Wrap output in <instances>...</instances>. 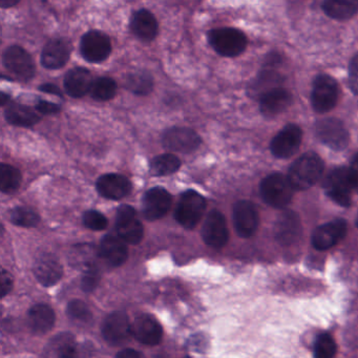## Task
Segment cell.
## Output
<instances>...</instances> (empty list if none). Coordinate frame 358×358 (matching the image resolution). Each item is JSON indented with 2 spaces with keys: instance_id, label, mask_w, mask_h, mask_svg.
Wrapping results in <instances>:
<instances>
[{
  "instance_id": "c3c4849f",
  "label": "cell",
  "mask_w": 358,
  "mask_h": 358,
  "mask_svg": "<svg viewBox=\"0 0 358 358\" xmlns=\"http://www.w3.org/2000/svg\"><path fill=\"white\" fill-rule=\"evenodd\" d=\"M356 226H357V227H358V215H357V219H356Z\"/></svg>"
},
{
  "instance_id": "9a60e30c",
  "label": "cell",
  "mask_w": 358,
  "mask_h": 358,
  "mask_svg": "<svg viewBox=\"0 0 358 358\" xmlns=\"http://www.w3.org/2000/svg\"><path fill=\"white\" fill-rule=\"evenodd\" d=\"M132 323L126 313L116 311L107 315L102 325V334L105 341L111 346H119L125 343L130 335Z\"/></svg>"
},
{
  "instance_id": "8992f818",
  "label": "cell",
  "mask_w": 358,
  "mask_h": 358,
  "mask_svg": "<svg viewBox=\"0 0 358 358\" xmlns=\"http://www.w3.org/2000/svg\"><path fill=\"white\" fill-rule=\"evenodd\" d=\"M339 84L334 78L328 75H319L313 83L312 107L317 113H327L337 105L339 101Z\"/></svg>"
},
{
  "instance_id": "681fc988",
  "label": "cell",
  "mask_w": 358,
  "mask_h": 358,
  "mask_svg": "<svg viewBox=\"0 0 358 358\" xmlns=\"http://www.w3.org/2000/svg\"><path fill=\"white\" fill-rule=\"evenodd\" d=\"M354 1H356V3H358V0H354Z\"/></svg>"
},
{
  "instance_id": "ac0fdd59",
  "label": "cell",
  "mask_w": 358,
  "mask_h": 358,
  "mask_svg": "<svg viewBox=\"0 0 358 358\" xmlns=\"http://www.w3.org/2000/svg\"><path fill=\"white\" fill-rule=\"evenodd\" d=\"M233 225L241 238L252 237L258 227V213L249 201H240L233 207Z\"/></svg>"
},
{
  "instance_id": "7402d4cb",
  "label": "cell",
  "mask_w": 358,
  "mask_h": 358,
  "mask_svg": "<svg viewBox=\"0 0 358 358\" xmlns=\"http://www.w3.org/2000/svg\"><path fill=\"white\" fill-rule=\"evenodd\" d=\"M274 238L283 246L292 245L300 237L301 224L298 215L293 211H284L274 225Z\"/></svg>"
},
{
  "instance_id": "52a82bcc",
  "label": "cell",
  "mask_w": 358,
  "mask_h": 358,
  "mask_svg": "<svg viewBox=\"0 0 358 358\" xmlns=\"http://www.w3.org/2000/svg\"><path fill=\"white\" fill-rule=\"evenodd\" d=\"M116 231L117 235L126 243L136 245L144 237V227L138 219L137 213L129 205H122L116 215Z\"/></svg>"
},
{
  "instance_id": "cb8c5ba5",
  "label": "cell",
  "mask_w": 358,
  "mask_h": 358,
  "mask_svg": "<svg viewBox=\"0 0 358 358\" xmlns=\"http://www.w3.org/2000/svg\"><path fill=\"white\" fill-rule=\"evenodd\" d=\"M292 96L287 89H274L266 91L260 101V109L266 117H274L290 107Z\"/></svg>"
},
{
  "instance_id": "b9f144b4",
  "label": "cell",
  "mask_w": 358,
  "mask_h": 358,
  "mask_svg": "<svg viewBox=\"0 0 358 358\" xmlns=\"http://www.w3.org/2000/svg\"><path fill=\"white\" fill-rule=\"evenodd\" d=\"M36 109L44 115H51V114H57L60 111V107L55 103L48 102V101L40 100L36 105Z\"/></svg>"
},
{
  "instance_id": "f1b7e54d",
  "label": "cell",
  "mask_w": 358,
  "mask_h": 358,
  "mask_svg": "<svg viewBox=\"0 0 358 358\" xmlns=\"http://www.w3.org/2000/svg\"><path fill=\"white\" fill-rule=\"evenodd\" d=\"M46 355L70 358L76 355V343L70 333H61L51 339L46 348Z\"/></svg>"
},
{
  "instance_id": "836d02e7",
  "label": "cell",
  "mask_w": 358,
  "mask_h": 358,
  "mask_svg": "<svg viewBox=\"0 0 358 358\" xmlns=\"http://www.w3.org/2000/svg\"><path fill=\"white\" fill-rule=\"evenodd\" d=\"M116 91H117V84L114 79L100 77L93 80L89 93L95 100L109 101L115 97Z\"/></svg>"
},
{
  "instance_id": "d590c367",
  "label": "cell",
  "mask_w": 358,
  "mask_h": 358,
  "mask_svg": "<svg viewBox=\"0 0 358 358\" xmlns=\"http://www.w3.org/2000/svg\"><path fill=\"white\" fill-rule=\"evenodd\" d=\"M337 347L334 339L327 333L317 337L314 345V355L317 358H331L337 354Z\"/></svg>"
},
{
  "instance_id": "d6a6232c",
  "label": "cell",
  "mask_w": 358,
  "mask_h": 358,
  "mask_svg": "<svg viewBox=\"0 0 358 358\" xmlns=\"http://www.w3.org/2000/svg\"><path fill=\"white\" fill-rule=\"evenodd\" d=\"M21 184V174L17 168L3 163L0 166V189L3 193H13Z\"/></svg>"
},
{
  "instance_id": "277c9868",
  "label": "cell",
  "mask_w": 358,
  "mask_h": 358,
  "mask_svg": "<svg viewBox=\"0 0 358 358\" xmlns=\"http://www.w3.org/2000/svg\"><path fill=\"white\" fill-rule=\"evenodd\" d=\"M206 209L204 197L195 190H187L181 195L177 205L176 217L178 223L186 229H193L200 223Z\"/></svg>"
},
{
  "instance_id": "6da1fadb",
  "label": "cell",
  "mask_w": 358,
  "mask_h": 358,
  "mask_svg": "<svg viewBox=\"0 0 358 358\" xmlns=\"http://www.w3.org/2000/svg\"><path fill=\"white\" fill-rule=\"evenodd\" d=\"M323 160L315 152H307L293 163L288 179L296 190H307L321 180L323 174Z\"/></svg>"
},
{
  "instance_id": "d6986e66",
  "label": "cell",
  "mask_w": 358,
  "mask_h": 358,
  "mask_svg": "<svg viewBox=\"0 0 358 358\" xmlns=\"http://www.w3.org/2000/svg\"><path fill=\"white\" fill-rule=\"evenodd\" d=\"M96 187L103 198L117 201L129 195L132 183L122 174H107L98 179Z\"/></svg>"
},
{
  "instance_id": "4316f807",
  "label": "cell",
  "mask_w": 358,
  "mask_h": 358,
  "mask_svg": "<svg viewBox=\"0 0 358 358\" xmlns=\"http://www.w3.org/2000/svg\"><path fill=\"white\" fill-rule=\"evenodd\" d=\"M93 82V76L89 70L83 68H75L65 76V91L71 97H83L91 91Z\"/></svg>"
},
{
  "instance_id": "4fadbf2b",
  "label": "cell",
  "mask_w": 358,
  "mask_h": 358,
  "mask_svg": "<svg viewBox=\"0 0 358 358\" xmlns=\"http://www.w3.org/2000/svg\"><path fill=\"white\" fill-rule=\"evenodd\" d=\"M172 199L170 193L162 187H154L144 195L143 211L144 217L148 221H156L162 219L170 211Z\"/></svg>"
},
{
  "instance_id": "7bdbcfd3",
  "label": "cell",
  "mask_w": 358,
  "mask_h": 358,
  "mask_svg": "<svg viewBox=\"0 0 358 358\" xmlns=\"http://www.w3.org/2000/svg\"><path fill=\"white\" fill-rule=\"evenodd\" d=\"M349 174L354 190L358 193V154H356L353 159H352L351 165L349 168Z\"/></svg>"
},
{
  "instance_id": "60d3db41",
  "label": "cell",
  "mask_w": 358,
  "mask_h": 358,
  "mask_svg": "<svg viewBox=\"0 0 358 358\" xmlns=\"http://www.w3.org/2000/svg\"><path fill=\"white\" fill-rule=\"evenodd\" d=\"M0 282H1V286H0V289H1V296L5 298L7 294L11 292L12 288H13L14 280L11 274L3 269V271H1Z\"/></svg>"
},
{
  "instance_id": "e0dca14e",
  "label": "cell",
  "mask_w": 358,
  "mask_h": 358,
  "mask_svg": "<svg viewBox=\"0 0 358 358\" xmlns=\"http://www.w3.org/2000/svg\"><path fill=\"white\" fill-rule=\"evenodd\" d=\"M132 337L147 346L160 343L163 337L162 325L150 314H142L136 317L130 325Z\"/></svg>"
},
{
  "instance_id": "7dc6e473",
  "label": "cell",
  "mask_w": 358,
  "mask_h": 358,
  "mask_svg": "<svg viewBox=\"0 0 358 358\" xmlns=\"http://www.w3.org/2000/svg\"><path fill=\"white\" fill-rule=\"evenodd\" d=\"M9 95H7V93H1V105L5 107V105H7L8 101H9Z\"/></svg>"
},
{
  "instance_id": "7c38bea8",
  "label": "cell",
  "mask_w": 358,
  "mask_h": 358,
  "mask_svg": "<svg viewBox=\"0 0 358 358\" xmlns=\"http://www.w3.org/2000/svg\"><path fill=\"white\" fill-rule=\"evenodd\" d=\"M303 132L300 126L288 124L272 139L270 150L278 159H288L298 152L302 143Z\"/></svg>"
},
{
  "instance_id": "f546056e",
  "label": "cell",
  "mask_w": 358,
  "mask_h": 358,
  "mask_svg": "<svg viewBox=\"0 0 358 358\" xmlns=\"http://www.w3.org/2000/svg\"><path fill=\"white\" fill-rule=\"evenodd\" d=\"M323 10L329 17L346 20L358 12V3L354 0H323Z\"/></svg>"
},
{
  "instance_id": "44dd1931",
  "label": "cell",
  "mask_w": 358,
  "mask_h": 358,
  "mask_svg": "<svg viewBox=\"0 0 358 358\" xmlns=\"http://www.w3.org/2000/svg\"><path fill=\"white\" fill-rule=\"evenodd\" d=\"M98 254L111 267H119L127 260V243L119 235H105L101 240Z\"/></svg>"
},
{
  "instance_id": "ab89813d",
  "label": "cell",
  "mask_w": 358,
  "mask_h": 358,
  "mask_svg": "<svg viewBox=\"0 0 358 358\" xmlns=\"http://www.w3.org/2000/svg\"><path fill=\"white\" fill-rule=\"evenodd\" d=\"M349 87L355 95H358V54L355 55L350 63Z\"/></svg>"
},
{
  "instance_id": "ffe728a7",
  "label": "cell",
  "mask_w": 358,
  "mask_h": 358,
  "mask_svg": "<svg viewBox=\"0 0 358 358\" xmlns=\"http://www.w3.org/2000/svg\"><path fill=\"white\" fill-rule=\"evenodd\" d=\"M34 274L42 286H54L62 278V266L54 254L44 253L35 260Z\"/></svg>"
},
{
  "instance_id": "484cf974",
  "label": "cell",
  "mask_w": 358,
  "mask_h": 358,
  "mask_svg": "<svg viewBox=\"0 0 358 358\" xmlns=\"http://www.w3.org/2000/svg\"><path fill=\"white\" fill-rule=\"evenodd\" d=\"M134 34L144 42H152L158 35L159 26L154 16L145 9L135 12L130 19Z\"/></svg>"
},
{
  "instance_id": "1f68e13d",
  "label": "cell",
  "mask_w": 358,
  "mask_h": 358,
  "mask_svg": "<svg viewBox=\"0 0 358 358\" xmlns=\"http://www.w3.org/2000/svg\"><path fill=\"white\" fill-rule=\"evenodd\" d=\"M125 84L132 93H136V95L145 96L152 91L154 81H152V77L148 73L140 71V72L128 75Z\"/></svg>"
},
{
  "instance_id": "8d00e7d4",
  "label": "cell",
  "mask_w": 358,
  "mask_h": 358,
  "mask_svg": "<svg viewBox=\"0 0 358 358\" xmlns=\"http://www.w3.org/2000/svg\"><path fill=\"white\" fill-rule=\"evenodd\" d=\"M68 314L71 319L79 323H87L93 319V313L89 310V306L82 301H72L68 305Z\"/></svg>"
},
{
  "instance_id": "e575fe53",
  "label": "cell",
  "mask_w": 358,
  "mask_h": 358,
  "mask_svg": "<svg viewBox=\"0 0 358 358\" xmlns=\"http://www.w3.org/2000/svg\"><path fill=\"white\" fill-rule=\"evenodd\" d=\"M9 219L14 225L20 227H35L40 222L39 215L28 207H15L9 213Z\"/></svg>"
},
{
  "instance_id": "7a4b0ae2",
  "label": "cell",
  "mask_w": 358,
  "mask_h": 358,
  "mask_svg": "<svg viewBox=\"0 0 358 358\" xmlns=\"http://www.w3.org/2000/svg\"><path fill=\"white\" fill-rule=\"evenodd\" d=\"M208 42L213 50L224 57L241 55L247 46V38L241 30L233 28H215L208 33Z\"/></svg>"
},
{
  "instance_id": "83f0119b",
  "label": "cell",
  "mask_w": 358,
  "mask_h": 358,
  "mask_svg": "<svg viewBox=\"0 0 358 358\" xmlns=\"http://www.w3.org/2000/svg\"><path fill=\"white\" fill-rule=\"evenodd\" d=\"M5 118L10 124L20 127H30L40 121V117L34 109L26 105L14 103L5 111Z\"/></svg>"
},
{
  "instance_id": "3957f363",
  "label": "cell",
  "mask_w": 358,
  "mask_h": 358,
  "mask_svg": "<svg viewBox=\"0 0 358 358\" xmlns=\"http://www.w3.org/2000/svg\"><path fill=\"white\" fill-rule=\"evenodd\" d=\"M296 189L288 177L272 174L260 183V195L263 200L274 208H284L290 203Z\"/></svg>"
},
{
  "instance_id": "f35d334b",
  "label": "cell",
  "mask_w": 358,
  "mask_h": 358,
  "mask_svg": "<svg viewBox=\"0 0 358 358\" xmlns=\"http://www.w3.org/2000/svg\"><path fill=\"white\" fill-rule=\"evenodd\" d=\"M99 280H100V272L98 268L93 265H87L81 280V288L85 292H91L98 286Z\"/></svg>"
},
{
  "instance_id": "8fae6325",
  "label": "cell",
  "mask_w": 358,
  "mask_h": 358,
  "mask_svg": "<svg viewBox=\"0 0 358 358\" xmlns=\"http://www.w3.org/2000/svg\"><path fill=\"white\" fill-rule=\"evenodd\" d=\"M200 136L188 127H172L163 135L162 143L166 150L189 154L201 145Z\"/></svg>"
},
{
  "instance_id": "2e32d148",
  "label": "cell",
  "mask_w": 358,
  "mask_h": 358,
  "mask_svg": "<svg viewBox=\"0 0 358 358\" xmlns=\"http://www.w3.org/2000/svg\"><path fill=\"white\" fill-rule=\"evenodd\" d=\"M347 223L343 220H335L323 224L315 229L312 235V244L315 249L328 250L339 244L347 235Z\"/></svg>"
},
{
  "instance_id": "9c48e42d",
  "label": "cell",
  "mask_w": 358,
  "mask_h": 358,
  "mask_svg": "<svg viewBox=\"0 0 358 358\" xmlns=\"http://www.w3.org/2000/svg\"><path fill=\"white\" fill-rule=\"evenodd\" d=\"M315 132L317 138L331 150H343L349 144V132L343 122L335 118H328L317 122Z\"/></svg>"
},
{
  "instance_id": "603a6c76",
  "label": "cell",
  "mask_w": 358,
  "mask_h": 358,
  "mask_svg": "<svg viewBox=\"0 0 358 358\" xmlns=\"http://www.w3.org/2000/svg\"><path fill=\"white\" fill-rule=\"evenodd\" d=\"M70 55L68 42L62 39H53L42 50V63L48 70H58L66 64Z\"/></svg>"
},
{
  "instance_id": "74e56055",
  "label": "cell",
  "mask_w": 358,
  "mask_h": 358,
  "mask_svg": "<svg viewBox=\"0 0 358 358\" xmlns=\"http://www.w3.org/2000/svg\"><path fill=\"white\" fill-rule=\"evenodd\" d=\"M83 224L91 231H101L107 227L109 222L105 215L99 211H89L83 215Z\"/></svg>"
},
{
  "instance_id": "4dcf8cb0",
  "label": "cell",
  "mask_w": 358,
  "mask_h": 358,
  "mask_svg": "<svg viewBox=\"0 0 358 358\" xmlns=\"http://www.w3.org/2000/svg\"><path fill=\"white\" fill-rule=\"evenodd\" d=\"M181 161L172 154H164L152 159L150 170L154 176H168L178 172Z\"/></svg>"
},
{
  "instance_id": "30bf717a",
  "label": "cell",
  "mask_w": 358,
  "mask_h": 358,
  "mask_svg": "<svg viewBox=\"0 0 358 358\" xmlns=\"http://www.w3.org/2000/svg\"><path fill=\"white\" fill-rule=\"evenodd\" d=\"M80 51L83 58L89 62H102L111 55V39L105 33L91 30L81 39Z\"/></svg>"
},
{
  "instance_id": "d4e9b609",
  "label": "cell",
  "mask_w": 358,
  "mask_h": 358,
  "mask_svg": "<svg viewBox=\"0 0 358 358\" xmlns=\"http://www.w3.org/2000/svg\"><path fill=\"white\" fill-rule=\"evenodd\" d=\"M56 316L48 305L37 304L28 312V325L33 333L44 335L50 332L55 325Z\"/></svg>"
},
{
  "instance_id": "ee69618b",
  "label": "cell",
  "mask_w": 358,
  "mask_h": 358,
  "mask_svg": "<svg viewBox=\"0 0 358 358\" xmlns=\"http://www.w3.org/2000/svg\"><path fill=\"white\" fill-rule=\"evenodd\" d=\"M116 356L119 358H139L142 357V354L140 352L136 351V350L126 349L119 352Z\"/></svg>"
},
{
  "instance_id": "5b68a950",
  "label": "cell",
  "mask_w": 358,
  "mask_h": 358,
  "mask_svg": "<svg viewBox=\"0 0 358 358\" xmlns=\"http://www.w3.org/2000/svg\"><path fill=\"white\" fill-rule=\"evenodd\" d=\"M323 190L337 204L349 207L351 205L352 191L354 190L349 168H341L332 170L325 177Z\"/></svg>"
},
{
  "instance_id": "bcb514c9",
  "label": "cell",
  "mask_w": 358,
  "mask_h": 358,
  "mask_svg": "<svg viewBox=\"0 0 358 358\" xmlns=\"http://www.w3.org/2000/svg\"><path fill=\"white\" fill-rule=\"evenodd\" d=\"M19 1L20 0H0V6L3 9H8L17 5Z\"/></svg>"
},
{
  "instance_id": "f6af8a7d",
  "label": "cell",
  "mask_w": 358,
  "mask_h": 358,
  "mask_svg": "<svg viewBox=\"0 0 358 358\" xmlns=\"http://www.w3.org/2000/svg\"><path fill=\"white\" fill-rule=\"evenodd\" d=\"M40 91H44L46 93H52V95L59 96L61 97V91L55 84H51V83H46V84L42 85L39 87Z\"/></svg>"
},
{
  "instance_id": "ba28073f",
  "label": "cell",
  "mask_w": 358,
  "mask_h": 358,
  "mask_svg": "<svg viewBox=\"0 0 358 358\" xmlns=\"http://www.w3.org/2000/svg\"><path fill=\"white\" fill-rule=\"evenodd\" d=\"M8 72L20 81H28L35 75V64L30 55L21 46H9L3 55Z\"/></svg>"
},
{
  "instance_id": "5bb4252c",
  "label": "cell",
  "mask_w": 358,
  "mask_h": 358,
  "mask_svg": "<svg viewBox=\"0 0 358 358\" xmlns=\"http://www.w3.org/2000/svg\"><path fill=\"white\" fill-rule=\"evenodd\" d=\"M202 238L211 247L220 249L227 244L229 239L225 217L219 211H211L205 220L202 228Z\"/></svg>"
}]
</instances>
